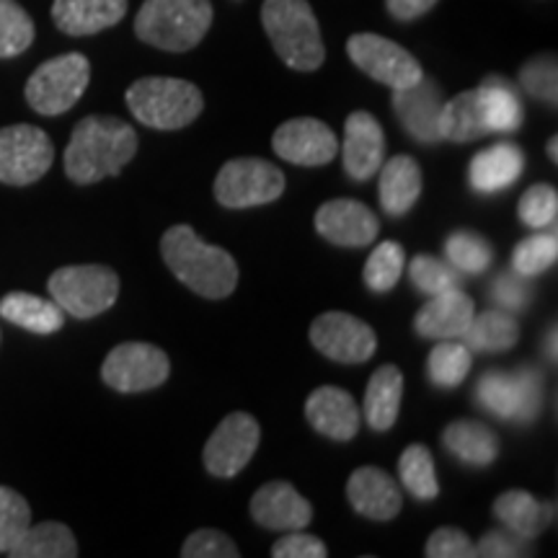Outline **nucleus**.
I'll return each mask as SVG.
<instances>
[{"label":"nucleus","instance_id":"a19ab883","mask_svg":"<svg viewBox=\"0 0 558 558\" xmlns=\"http://www.w3.org/2000/svg\"><path fill=\"white\" fill-rule=\"evenodd\" d=\"M32 525L29 501L9 486H0V554L16 546L26 527Z\"/></svg>","mask_w":558,"mask_h":558},{"label":"nucleus","instance_id":"f257e3e1","mask_svg":"<svg viewBox=\"0 0 558 558\" xmlns=\"http://www.w3.org/2000/svg\"><path fill=\"white\" fill-rule=\"evenodd\" d=\"M137 135L120 117L94 114L75 124L65 148V173L75 184L117 177L135 158Z\"/></svg>","mask_w":558,"mask_h":558},{"label":"nucleus","instance_id":"5701e85b","mask_svg":"<svg viewBox=\"0 0 558 558\" xmlns=\"http://www.w3.org/2000/svg\"><path fill=\"white\" fill-rule=\"evenodd\" d=\"M128 13V0H54L52 21L70 37H88L117 26Z\"/></svg>","mask_w":558,"mask_h":558},{"label":"nucleus","instance_id":"49530a36","mask_svg":"<svg viewBox=\"0 0 558 558\" xmlns=\"http://www.w3.org/2000/svg\"><path fill=\"white\" fill-rule=\"evenodd\" d=\"M424 554L429 558H473L476 546L460 527H439L432 533Z\"/></svg>","mask_w":558,"mask_h":558},{"label":"nucleus","instance_id":"b1692460","mask_svg":"<svg viewBox=\"0 0 558 558\" xmlns=\"http://www.w3.org/2000/svg\"><path fill=\"white\" fill-rule=\"evenodd\" d=\"M525 171V153L512 143H499L473 156L469 166L471 190L478 194H499Z\"/></svg>","mask_w":558,"mask_h":558},{"label":"nucleus","instance_id":"9b49d317","mask_svg":"<svg viewBox=\"0 0 558 558\" xmlns=\"http://www.w3.org/2000/svg\"><path fill=\"white\" fill-rule=\"evenodd\" d=\"M54 148L45 130L34 124H13L0 130V181L29 186L52 169Z\"/></svg>","mask_w":558,"mask_h":558},{"label":"nucleus","instance_id":"473e14b6","mask_svg":"<svg viewBox=\"0 0 558 558\" xmlns=\"http://www.w3.org/2000/svg\"><path fill=\"white\" fill-rule=\"evenodd\" d=\"M488 132H514L522 124V101L505 78H486L478 88Z\"/></svg>","mask_w":558,"mask_h":558},{"label":"nucleus","instance_id":"a18cd8bd","mask_svg":"<svg viewBox=\"0 0 558 558\" xmlns=\"http://www.w3.org/2000/svg\"><path fill=\"white\" fill-rule=\"evenodd\" d=\"M492 298L505 311H525L530 305V298H533V290H530L527 277L518 275V271H507V275H499L494 279Z\"/></svg>","mask_w":558,"mask_h":558},{"label":"nucleus","instance_id":"3c124183","mask_svg":"<svg viewBox=\"0 0 558 558\" xmlns=\"http://www.w3.org/2000/svg\"><path fill=\"white\" fill-rule=\"evenodd\" d=\"M546 352H548V357H550V360H556V326H554V329L548 331V339H546Z\"/></svg>","mask_w":558,"mask_h":558},{"label":"nucleus","instance_id":"cd10ccee","mask_svg":"<svg viewBox=\"0 0 558 558\" xmlns=\"http://www.w3.org/2000/svg\"><path fill=\"white\" fill-rule=\"evenodd\" d=\"M403 399V375L396 365H383L367 383L365 418L375 432H388L396 424Z\"/></svg>","mask_w":558,"mask_h":558},{"label":"nucleus","instance_id":"7ed1b4c3","mask_svg":"<svg viewBox=\"0 0 558 558\" xmlns=\"http://www.w3.org/2000/svg\"><path fill=\"white\" fill-rule=\"evenodd\" d=\"M262 24L284 65L298 73H313L324 65V37L308 0H264Z\"/></svg>","mask_w":558,"mask_h":558},{"label":"nucleus","instance_id":"39448f33","mask_svg":"<svg viewBox=\"0 0 558 558\" xmlns=\"http://www.w3.org/2000/svg\"><path fill=\"white\" fill-rule=\"evenodd\" d=\"M128 107L137 122L153 130H181L205 109L202 90L181 78H140L128 88Z\"/></svg>","mask_w":558,"mask_h":558},{"label":"nucleus","instance_id":"bb28decb","mask_svg":"<svg viewBox=\"0 0 558 558\" xmlns=\"http://www.w3.org/2000/svg\"><path fill=\"white\" fill-rule=\"evenodd\" d=\"M0 316L21 329L41 333V337L60 331L65 324V311L54 300H45L32 292H9L0 300Z\"/></svg>","mask_w":558,"mask_h":558},{"label":"nucleus","instance_id":"603ef678","mask_svg":"<svg viewBox=\"0 0 558 558\" xmlns=\"http://www.w3.org/2000/svg\"><path fill=\"white\" fill-rule=\"evenodd\" d=\"M556 145H558V137H550L548 153H550V158H554V160H558V156H556Z\"/></svg>","mask_w":558,"mask_h":558},{"label":"nucleus","instance_id":"a878e982","mask_svg":"<svg viewBox=\"0 0 558 558\" xmlns=\"http://www.w3.org/2000/svg\"><path fill=\"white\" fill-rule=\"evenodd\" d=\"M494 514L514 535L533 541L548 527V522H554L556 507L550 501H538L522 488H512V492H505L494 501Z\"/></svg>","mask_w":558,"mask_h":558},{"label":"nucleus","instance_id":"de8ad7c7","mask_svg":"<svg viewBox=\"0 0 558 558\" xmlns=\"http://www.w3.org/2000/svg\"><path fill=\"white\" fill-rule=\"evenodd\" d=\"M527 554H530V541L520 538V535H514L512 530L507 527L486 533L476 546V556H486V558H514V556H527Z\"/></svg>","mask_w":558,"mask_h":558},{"label":"nucleus","instance_id":"f3484780","mask_svg":"<svg viewBox=\"0 0 558 558\" xmlns=\"http://www.w3.org/2000/svg\"><path fill=\"white\" fill-rule=\"evenodd\" d=\"M393 109L403 130L416 143H439V109H442V90L435 81L422 75L414 86L393 90Z\"/></svg>","mask_w":558,"mask_h":558},{"label":"nucleus","instance_id":"09e8293b","mask_svg":"<svg viewBox=\"0 0 558 558\" xmlns=\"http://www.w3.org/2000/svg\"><path fill=\"white\" fill-rule=\"evenodd\" d=\"M275 558H326L329 548L320 538L303 533V530H290L284 538H279L271 548Z\"/></svg>","mask_w":558,"mask_h":558},{"label":"nucleus","instance_id":"6ab92c4d","mask_svg":"<svg viewBox=\"0 0 558 558\" xmlns=\"http://www.w3.org/2000/svg\"><path fill=\"white\" fill-rule=\"evenodd\" d=\"M251 518L267 530L290 533V530L308 527L313 507L288 481H269L251 499Z\"/></svg>","mask_w":558,"mask_h":558},{"label":"nucleus","instance_id":"6e6552de","mask_svg":"<svg viewBox=\"0 0 558 558\" xmlns=\"http://www.w3.org/2000/svg\"><path fill=\"white\" fill-rule=\"evenodd\" d=\"M284 192V173L264 158H235L215 179V197L228 209H246L277 202Z\"/></svg>","mask_w":558,"mask_h":558},{"label":"nucleus","instance_id":"f704fd0d","mask_svg":"<svg viewBox=\"0 0 558 558\" xmlns=\"http://www.w3.org/2000/svg\"><path fill=\"white\" fill-rule=\"evenodd\" d=\"M429 380L437 388H456L469 378L471 373V349L463 341L456 339H442L432 349L429 362H427Z\"/></svg>","mask_w":558,"mask_h":558},{"label":"nucleus","instance_id":"4468645a","mask_svg":"<svg viewBox=\"0 0 558 558\" xmlns=\"http://www.w3.org/2000/svg\"><path fill=\"white\" fill-rule=\"evenodd\" d=\"M311 341L324 357L341 362V365L367 362L378 349V337L365 320L339 311L324 313L313 320Z\"/></svg>","mask_w":558,"mask_h":558},{"label":"nucleus","instance_id":"37998d69","mask_svg":"<svg viewBox=\"0 0 558 558\" xmlns=\"http://www.w3.org/2000/svg\"><path fill=\"white\" fill-rule=\"evenodd\" d=\"M558 215V194L554 186L535 184L522 194L520 199V220L530 228L556 226Z\"/></svg>","mask_w":558,"mask_h":558},{"label":"nucleus","instance_id":"c85d7f7f","mask_svg":"<svg viewBox=\"0 0 558 558\" xmlns=\"http://www.w3.org/2000/svg\"><path fill=\"white\" fill-rule=\"evenodd\" d=\"M442 445L452 456L463 463L476 465H492L499 456V439L486 424L473 422V418H458V422L448 424V429L442 432Z\"/></svg>","mask_w":558,"mask_h":558},{"label":"nucleus","instance_id":"aec40b11","mask_svg":"<svg viewBox=\"0 0 558 558\" xmlns=\"http://www.w3.org/2000/svg\"><path fill=\"white\" fill-rule=\"evenodd\" d=\"M305 416L318 435L337 439V442H349L357 437L362 422L357 401L352 399V393L337 386H320L313 390L305 401Z\"/></svg>","mask_w":558,"mask_h":558},{"label":"nucleus","instance_id":"72a5a7b5","mask_svg":"<svg viewBox=\"0 0 558 558\" xmlns=\"http://www.w3.org/2000/svg\"><path fill=\"white\" fill-rule=\"evenodd\" d=\"M399 476L411 497L422 501L437 499L439 484L435 460H432V452L424 448V445H409V448L403 450V456L399 458Z\"/></svg>","mask_w":558,"mask_h":558},{"label":"nucleus","instance_id":"ea45409f","mask_svg":"<svg viewBox=\"0 0 558 558\" xmlns=\"http://www.w3.org/2000/svg\"><path fill=\"white\" fill-rule=\"evenodd\" d=\"M409 275L414 288L429 298L439 295V292L445 290H456L460 288V282H463V275H460L450 262H442L429 254H418L416 259L411 262Z\"/></svg>","mask_w":558,"mask_h":558},{"label":"nucleus","instance_id":"e433bc0d","mask_svg":"<svg viewBox=\"0 0 558 558\" xmlns=\"http://www.w3.org/2000/svg\"><path fill=\"white\" fill-rule=\"evenodd\" d=\"M403 264H407V254L403 246L396 241H383L380 246H375L373 254L365 264L362 279L373 292H388L399 284L403 275Z\"/></svg>","mask_w":558,"mask_h":558},{"label":"nucleus","instance_id":"1a4fd4ad","mask_svg":"<svg viewBox=\"0 0 558 558\" xmlns=\"http://www.w3.org/2000/svg\"><path fill=\"white\" fill-rule=\"evenodd\" d=\"M478 401L497 418L530 424L543 403V378L538 369L520 367L514 373L492 369L478 383Z\"/></svg>","mask_w":558,"mask_h":558},{"label":"nucleus","instance_id":"0eeeda50","mask_svg":"<svg viewBox=\"0 0 558 558\" xmlns=\"http://www.w3.org/2000/svg\"><path fill=\"white\" fill-rule=\"evenodd\" d=\"M54 303L73 318H94L109 311L120 298V277L99 264L62 267L47 282Z\"/></svg>","mask_w":558,"mask_h":558},{"label":"nucleus","instance_id":"423d86ee","mask_svg":"<svg viewBox=\"0 0 558 558\" xmlns=\"http://www.w3.org/2000/svg\"><path fill=\"white\" fill-rule=\"evenodd\" d=\"M90 81V62L78 52L60 54L34 70L26 81V101L37 114H65L81 101Z\"/></svg>","mask_w":558,"mask_h":558},{"label":"nucleus","instance_id":"79ce46f5","mask_svg":"<svg viewBox=\"0 0 558 558\" xmlns=\"http://www.w3.org/2000/svg\"><path fill=\"white\" fill-rule=\"evenodd\" d=\"M556 81L558 70L554 54H541V58L525 62L520 70V86L525 88V94L543 104H550V107H556L558 101Z\"/></svg>","mask_w":558,"mask_h":558},{"label":"nucleus","instance_id":"20e7f679","mask_svg":"<svg viewBox=\"0 0 558 558\" xmlns=\"http://www.w3.org/2000/svg\"><path fill=\"white\" fill-rule=\"evenodd\" d=\"M213 26L209 0H145L135 16V34L163 52H190Z\"/></svg>","mask_w":558,"mask_h":558},{"label":"nucleus","instance_id":"8fccbe9b","mask_svg":"<svg viewBox=\"0 0 558 558\" xmlns=\"http://www.w3.org/2000/svg\"><path fill=\"white\" fill-rule=\"evenodd\" d=\"M435 5L437 0H386V9L396 21H414Z\"/></svg>","mask_w":558,"mask_h":558},{"label":"nucleus","instance_id":"ddd939ff","mask_svg":"<svg viewBox=\"0 0 558 558\" xmlns=\"http://www.w3.org/2000/svg\"><path fill=\"white\" fill-rule=\"evenodd\" d=\"M262 427L251 414H228L205 445V469L218 478H233L259 450Z\"/></svg>","mask_w":558,"mask_h":558},{"label":"nucleus","instance_id":"c03bdc74","mask_svg":"<svg viewBox=\"0 0 558 558\" xmlns=\"http://www.w3.org/2000/svg\"><path fill=\"white\" fill-rule=\"evenodd\" d=\"M181 556L184 558H239L241 550L226 533L205 527L186 538L184 548H181Z\"/></svg>","mask_w":558,"mask_h":558},{"label":"nucleus","instance_id":"dca6fc26","mask_svg":"<svg viewBox=\"0 0 558 558\" xmlns=\"http://www.w3.org/2000/svg\"><path fill=\"white\" fill-rule=\"evenodd\" d=\"M316 230L320 239L337 246L360 248L378 239L380 222L373 209L357 199H331L318 207Z\"/></svg>","mask_w":558,"mask_h":558},{"label":"nucleus","instance_id":"f03ea898","mask_svg":"<svg viewBox=\"0 0 558 558\" xmlns=\"http://www.w3.org/2000/svg\"><path fill=\"white\" fill-rule=\"evenodd\" d=\"M166 267L181 284L207 300H222L239 284V264L226 248L209 246L190 226H173L160 241Z\"/></svg>","mask_w":558,"mask_h":558},{"label":"nucleus","instance_id":"4be33fe9","mask_svg":"<svg viewBox=\"0 0 558 558\" xmlns=\"http://www.w3.org/2000/svg\"><path fill=\"white\" fill-rule=\"evenodd\" d=\"M347 497L352 501L354 512L378 522L393 520L403 505L399 484L375 465H362L349 476Z\"/></svg>","mask_w":558,"mask_h":558},{"label":"nucleus","instance_id":"2eb2a0df","mask_svg":"<svg viewBox=\"0 0 558 558\" xmlns=\"http://www.w3.org/2000/svg\"><path fill=\"white\" fill-rule=\"evenodd\" d=\"M271 148L279 158L295 166H326L339 156V140L329 124L313 117H300L279 124Z\"/></svg>","mask_w":558,"mask_h":558},{"label":"nucleus","instance_id":"2f4dec72","mask_svg":"<svg viewBox=\"0 0 558 558\" xmlns=\"http://www.w3.org/2000/svg\"><path fill=\"white\" fill-rule=\"evenodd\" d=\"M463 339L471 352H507L518 344L520 326L507 311H486L471 318Z\"/></svg>","mask_w":558,"mask_h":558},{"label":"nucleus","instance_id":"7c9ffc66","mask_svg":"<svg viewBox=\"0 0 558 558\" xmlns=\"http://www.w3.org/2000/svg\"><path fill=\"white\" fill-rule=\"evenodd\" d=\"M11 558H75L78 541L62 522H39L29 525L16 546L9 550Z\"/></svg>","mask_w":558,"mask_h":558},{"label":"nucleus","instance_id":"f8f14e48","mask_svg":"<svg viewBox=\"0 0 558 558\" xmlns=\"http://www.w3.org/2000/svg\"><path fill=\"white\" fill-rule=\"evenodd\" d=\"M347 52L362 73H367L369 78L393 90L414 86L424 75L414 54L403 50L396 41L380 37V34H354L347 41Z\"/></svg>","mask_w":558,"mask_h":558},{"label":"nucleus","instance_id":"4c0bfd02","mask_svg":"<svg viewBox=\"0 0 558 558\" xmlns=\"http://www.w3.org/2000/svg\"><path fill=\"white\" fill-rule=\"evenodd\" d=\"M34 41V21L16 0H0V60L16 58Z\"/></svg>","mask_w":558,"mask_h":558},{"label":"nucleus","instance_id":"393cba45","mask_svg":"<svg viewBox=\"0 0 558 558\" xmlns=\"http://www.w3.org/2000/svg\"><path fill=\"white\" fill-rule=\"evenodd\" d=\"M380 207L390 218H401L422 197V169L411 156H393L380 166Z\"/></svg>","mask_w":558,"mask_h":558},{"label":"nucleus","instance_id":"c9c22d12","mask_svg":"<svg viewBox=\"0 0 558 558\" xmlns=\"http://www.w3.org/2000/svg\"><path fill=\"white\" fill-rule=\"evenodd\" d=\"M445 256L460 275H484L494 259V251L484 235L471 230H456L445 241Z\"/></svg>","mask_w":558,"mask_h":558},{"label":"nucleus","instance_id":"9d476101","mask_svg":"<svg viewBox=\"0 0 558 558\" xmlns=\"http://www.w3.org/2000/svg\"><path fill=\"white\" fill-rule=\"evenodd\" d=\"M169 373V354L145 341H124L111 349L101 365L104 383L120 393H143V390L163 386Z\"/></svg>","mask_w":558,"mask_h":558},{"label":"nucleus","instance_id":"a211bd4d","mask_svg":"<svg viewBox=\"0 0 558 558\" xmlns=\"http://www.w3.org/2000/svg\"><path fill=\"white\" fill-rule=\"evenodd\" d=\"M344 171L354 181H367L386 160V135L369 111H352L344 124Z\"/></svg>","mask_w":558,"mask_h":558},{"label":"nucleus","instance_id":"58836bf2","mask_svg":"<svg viewBox=\"0 0 558 558\" xmlns=\"http://www.w3.org/2000/svg\"><path fill=\"white\" fill-rule=\"evenodd\" d=\"M558 259V235L556 230L550 233L530 235L522 243H518L512 254V269L522 277H538L548 271Z\"/></svg>","mask_w":558,"mask_h":558},{"label":"nucleus","instance_id":"412c9836","mask_svg":"<svg viewBox=\"0 0 558 558\" xmlns=\"http://www.w3.org/2000/svg\"><path fill=\"white\" fill-rule=\"evenodd\" d=\"M476 316V305L463 290H445L422 305L414 318V329L424 339H463L471 318Z\"/></svg>","mask_w":558,"mask_h":558},{"label":"nucleus","instance_id":"c756f323","mask_svg":"<svg viewBox=\"0 0 558 558\" xmlns=\"http://www.w3.org/2000/svg\"><path fill=\"white\" fill-rule=\"evenodd\" d=\"M484 135H488V128L478 88L463 90V94L452 96L450 101H442V109H439V137L450 140V143H471V140Z\"/></svg>","mask_w":558,"mask_h":558}]
</instances>
